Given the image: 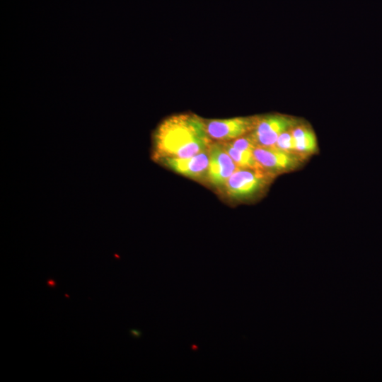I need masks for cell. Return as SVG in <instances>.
<instances>
[{"mask_svg":"<svg viewBox=\"0 0 382 382\" xmlns=\"http://www.w3.org/2000/svg\"><path fill=\"white\" fill-rule=\"evenodd\" d=\"M205 121L199 116L183 113L171 115L157 127L153 137V158H186L204 151L213 143Z\"/></svg>","mask_w":382,"mask_h":382,"instance_id":"obj_1","label":"cell"},{"mask_svg":"<svg viewBox=\"0 0 382 382\" xmlns=\"http://www.w3.org/2000/svg\"><path fill=\"white\" fill-rule=\"evenodd\" d=\"M275 178L262 168H238L227 180L224 189L236 200H245L258 195Z\"/></svg>","mask_w":382,"mask_h":382,"instance_id":"obj_2","label":"cell"},{"mask_svg":"<svg viewBox=\"0 0 382 382\" xmlns=\"http://www.w3.org/2000/svg\"><path fill=\"white\" fill-rule=\"evenodd\" d=\"M300 123L299 119L282 114L257 116L254 128L248 134L257 146H271L282 133Z\"/></svg>","mask_w":382,"mask_h":382,"instance_id":"obj_3","label":"cell"},{"mask_svg":"<svg viewBox=\"0 0 382 382\" xmlns=\"http://www.w3.org/2000/svg\"><path fill=\"white\" fill-rule=\"evenodd\" d=\"M253 153L261 168L274 176L298 168L305 161L299 154L275 146H257Z\"/></svg>","mask_w":382,"mask_h":382,"instance_id":"obj_4","label":"cell"},{"mask_svg":"<svg viewBox=\"0 0 382 382\" xmlns=\"http://www.w3.org/2000/svg\"><path fill=\"white\" fill-rule=\"evenodd\" d=\"M257 116L205 121L209 137L219 142L234 140L252 132Z\"/></svg>","mask_w":382,"mask_h":382,"instance_id":"obj_5","label":"cell"},{"mask_svg":"<svg viewBox=\"0 0 382 382\" xmlns=\"http://www.w3.org/2000/svg\"><path fill=\"white\" fill-rule=\"evenodd\" d=\"M207 179L215 187H224L229 177L239 168L226 151L222 142L212 143L209 149Z\"/></svg>","mask_w":382,"mask_h":382,"instance_id":"obj_6","label":"cell"},{"mask_svg":"<svg viewBox=\"0 0 382 382\" xmlns=\"http://www.w3.org/2000/svg\"><path fill=\"white\" fill-rule=\"evenodd\" d=\"M158 162L179 174L192 179H202L207 177L209 152L207 149L190 157L165 158Z\"/></svg>","mask_w":382,"mask_h":382,"instance_id":"obj_7","label":"cell"},{"mask_svg":"<svg viewBox=\"0 0 382 382\" xmlns=\"http://www.w3.org/2000/svg\"><path fill=\"white\" fill-rule=\"evenodd\" d=\"M295 140V151L306 158L317 151V140L309 125L301 122L292 129Z\"/></svg>","mask_w":382,"mask_h":382,"instance_id":"obj_8","label":"cell"},{"mask_svg":"<svg viewBox=\"0 0 382 382\" xmlns=\"http://www.w3.org/2000/svg\"><path fill=\"white\" fill-rule=\"evenodd\" d=\"M222 143L227 153L238 167L261 168L252 151L238 150L232 146L228 141Z\"/></svg>","mask_w":382,"mask_h":382,"instance_id":"obj_9","label":"cell"},{"mask_svg":"<svg viewBox=\"0 0 382 382\" xmlns=\"http://www.w3.org/2000/svg\"><path fill=\"white\" fill-rule=\"evenodd\" d=\"M292 129L282 133L274 146L287 151L296 153L295 140L292 134Z\"/></svg>","mask_w":382,"mask_h":382,"instance_id":"obj_10","label":"cell"},{"mask_svg":"<svg viewBox=\"0 0 382 382\" xmlns=\"http://www.w3.org/2000/svg\"><path fill=\"white\" fill-rule=\"evenodd\" d=\"M228 142L235 149L240 151L253 152L255 147H257L248 134Z\"/></svg>","mask_w":382,"mask_h":382,"instance_id":"obj_11","label":"cell"},{"mask_svg":"<svg viewBox=\"0 0 382 382\" xmlns=\"http://www.w3.org/2000/svg\"><path fill=\"white\" fill-rule=\"evenodd\" d=\"M129 332H130V334L135 338H139L141 335V331L138 330L131 329Z\"/></svg>","mask_w":382,"mask_h":382,"instance_id":"obj_12","label":"cell"},{"mask_svg":"<svg viewBox=\"0 0 382 382\" xmlns=\"http://www.w3.org/2000/svg\"><path fill=\"white\" fill-rule=\"evenodd\" d=\"M47 285L52 288H54L56 286V282L54 279H50L47 281Z\"/></svg>","mask_w":382,"mask_h":382,"instance_id":"obj_13","label":"cell"}]
</instances>
